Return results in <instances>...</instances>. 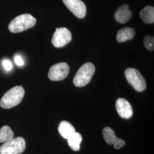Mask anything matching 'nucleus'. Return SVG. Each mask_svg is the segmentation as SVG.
<instances>
[{"label":"nucleus","mask_w":154,"mask_h":154,"mask_svg":"<svg viewBox=\"0 0 154 154\" xmlns=\"http://www.w3.org/2000/svg\"><path fill=\"white\" fill-rule=\"evenodd\" d=\"M24 95L25 90L22 87L15 86L3 95L0 101V105L4 109H11L21 103Z\"/></svg>","instance_id":"nucleus-1"},{"label":"nucleus","mask_w":154,"mask_h":154,"mask_svg":"<svg viewBox=\"0 0 154 154\" xmlns=\"http://www.w3.org/2000/svg\"><path fill=\"white\" fill-rule=\"evenodd\" d=\"M37 22L36 19L29 14L17 16L9 24V30L12 33H20L33 27Z\"/></svg>","instance_id":"nucleus-2"},{"label":"nucleus","mask_w":154,"mask_h":154,"mask_svg":"<svg viewBox=\"0 0 154 154\" xmlns=\"http://www.w3.org/2000/svg\"><path fill=\"white\" fill-rule=\"evenodd\" d=\"M95 66L91 62H86L78 70L73 79L77 87L81 88L87 85L91 81L95 72Z\"/></svg>","instance_id":"nucleus-3"},{"label":"nucleus","mask_w":154,"mask_h":154,"mask_svg":"<svg viewBox=\"0 0 154 154\" xmlns=\"http://www.w3.org/2000/svg\"><path fill=\"white\" fill-rule=\"evenodd\" d=\"M26 148V142L22 137L13 138L0 147V154H21Z\"/></svg>","instance_id":"nucleus-4"},{"label":"nucleus","mask_w":154,"mask_h":154,"mask_svg":"<svg viewBox=\"0 0 154 154\" xmlns=\"http://www.w3.org/2000/svg\"><path fill=\"white\" fill-rule=\"evenodd\" d=\"M125 77L135 90L142 92L146 88V82L139 70L136 69L128 68L125 71Z\"/></svg>","instance_id":"nucleus-5"},{"label":"nucleus","mask_w":154,"mask_h":154,"mask_svg":"<svg viewBox=\"0 0 154 154\" xmlns=\"http://www.w3.org/2000/svg\"><path fill=\"white\" fill-rule=\"evenodd\" d=\"M72 39V33L69 29L57 28L51 39V43L55 48H61L69 44Z\"/></svg>","instance_id":"nucleus-6"},{"label":"nucleus","mask_w":154,"mask_h":154,"mask_svg":"<svg viewBox=\"0 0 154 154\" xmlns=\"http://www.w3.org/2000/svg\"><path fill=\"white\" fill-rule=\"evenodd\" d=\"M70 71L69 66L65 62L58 63L50 68L48 77L53 81H59L65 79Z\"/></svg>","instance_id":"nucleus-7"},{"label":"nucleus","mask_w":154,"mask_h":154,"mask_svg":"<svg viewBox=\"0 0 154 154\" xmlns=\"http://www.w3.org/2000/svg\"><path fill=\"white\" fill-rule=\"evenodd\" d=\"M64 4L74 16L83 18L86 14V6L81 0H63Z\"/></svg>","instance_id":"nucleus-8"},{"label":"nucleus","mask_w":154,"mask_h":154,"mask_svg":"<svg viewBox=\"0 0 154 154\" xmlns=\"http://www.w3.org/2000/svg\"><path fill=\"white\" fill-rule=\"evenodd\" d=\"M105 142L109 144H113L116 149H121L125 145V142L116 137L114 130L109 127H106L102 131Z\"/></svg>","instance_id":"nucleus-9"},{"label":"nucleus","mask_w":154,"mask_h":154,"mask_svg":"<svg viewBox=\"0 0 154 154\" xmlns=\"http://www.w3.org/2000/svg\"><path fill=\"white\" fill-rule=\"evenodd\" d=\"M116 109L122 118L129 119L133 115V110L131 104L124 98L117 99L116 103Z\"/></svg>","instance_id":"nucleus-10"},{"label":"nucleus","mask_w":154,"mask_h":154,"mask_svg":"<svg viewBox=\"0 0 154 154\" xmlns=\"http://www.w3.org/2000/svg\"><path fill=\"white\" fill-rule=\"evenodd\" d=\"M132 17V12L129 9L127 4L121 6L116 11L115 19L120 23H125L128 22Z\"/></svg>","instance_id":"nucleus-11"},{"label":"nucleus","mask_w":154,"mask_h":154,"mask_svg":"<svg viewBox=\"0 0 154 154\" xmlns=\"http://www.w3.org/2000/svg\"><path fill=\"white\" fill-rule=\"evenodd\" d=\"M135 34V32L134 29L126 27L122 29L118 32L116 39L118 42L122 43L128 40L132 39L134 37Z\"/></svg>","instance_id":"nucleus-12"},{"label":"nucleus","mask_w":154,"mask_h":154,"mask_svg":"<svg viewBox=\"0 0 154 154\" xmlns=\"http://www.w3.org/2000/svg\"><path fill=\"white\" fill-rule=\"evenodd\" d=\"M58 131L61 136L65 139H69L75 131V128L68 122L62 121L58 126Z\"/></svg>","instance_id":"nucleus-13"},{"label":"nucleus","mask_w":154,"mask_h":154,"mask_svg":"<svg viewBox=\"0 0 154 154\" xmlns=\"http://www.w3.org/2000/svg\"><path fill=\"white\" fill-rule=\"evenodd\" d=\"M139 16L145 23H154V7L151 6H146L140 11L139 13Z\"/></svg>","instance_id":"nucleus-14"},{"label":"nucleus","mask_w":154,"mask_h":154,"mask_svg":"<svg viewBox=\"0 0 154 154\" xmlns=\"http://www.w3.org/2000/svg\"><path fill=\"white\" fill-rule=\"evenodd\" d=\"M67 142L70 147L75 151H78L80 149V144L82 140V137L81 134L75 132L72 136L67 139Z\"/></svg>","instance_id":"nucleus-15"},{"label":"nucleus","mask_w":154,"mask_h":154,"mask_svg":"<svg viewBox=\"0 0 154 154\" xmlns=\"http://www.w3.org/2000/svg\"><path fill=\"white\" fill-rule=\"evenodd\" d=\"M14 138V132L11 127L4 126L0 129V143H5Z\"/></svg>","instance_id":"nucleus-16"},{"label":"nucleus","mask_w":154,"mask_h":154,"mask_svg":"<svg viewBox=\"0 0 154 154\" xmlns=\"http://www.w3.org/2000/svg\"><path fill=\"white\" fill-rule=\"evenodd\" d=\"M144 45L146 48L149 51H153L154 50V37H151L149 35L146 36L143 39Z\"/></svg>","instance_id":"nucleus-17"},{"label":"nucleus","mask_w":154,"mask_h":154,"mask_svg":"<svg viewBox=\"0 0 154 154\" xmlns=\"http://www.w3.org/2000/svg\"><path fill=\"white\" fill-rule=\"evenodd\" d=\"M2 64H3V66H4V69L7 72L11 70V69H12V63L9 60H4L2 62Z\"/></svg>","instance_id":"nucleus-18"},{"label":"nucleus","mask_w":154,"mask_h":154,"mask_svg":"<svg viewBox=\"0 0 154 154\" xmlns=\"http://www.w3.org/2000/svg\"><path fill=\"white\" fill-rule=\"evenodd\" d=\"M14 62L17 66H22L24 65V61L22 57L19 55H15Z\"/></svg>","instance_id":"nucleus-19"}]
</instances>
